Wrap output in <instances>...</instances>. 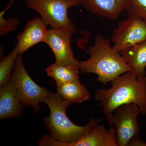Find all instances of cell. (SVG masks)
Here are the masks:
<instances>
[{
	"label": "cell",
	"mask_w": 146,
	"mask_h": 146,
	"mask_svg": "<svg viewBox=\"0 0 146 146\" xmlns=\"http://www.w3.org/2000/svg\"><path fill=\"white\" fill-rule=\"evenodd\" d=\"M43 102L50 109V115L44 118V122L50 136L46 135L41 138L39 146H62L75 142L101 122L100 119L91 118L83 126L75 124L66 113L67 108L73 103L63 99L57 93L49 92Z\"/></svg>",
	"instance_id": "6da1fadb"
},
{
	"label": "cell",
	"mask_w": 146,
	"mask_h": 146,
	"mask_svg": "<svg viewBox=\"0 0 146 146\" xmlns=\"http://www.w3.org/2000/svg\"><path fill=\"white\" fill-rule=\"evenodd\" d=\"M109 89H99L95 95L105 115L123 104L138 106L141 114L146 115V76L138 78L133 71L122 74L113 80Z\"/></svg>",
	"instance_id": "7a4b0ae2"
},
{
	"label": "cell",
	"mask_w": 146,
	"mask_h": 146,
	"mask_svg": "<svg viewBox=\"0 0 146 146\" xmlns=\"http://www.w3.org/2000/svg\"><path fill=\"white\" fill-rule=\"evenodd\" d=\"M89 59L80 61L79 69L84 73L98 76V81L106 84L119 76L133 71L124 59L121 53L115 50L108 38L97 35L94 44L87 49Z\"/></svg>",
	"instance_id": "3957f363"
},
{
	"label": "cell",
	"mask_w": 146,
	"mask_h": 146,
	"mask_svg": "<svg viewBox=\"0 0 146 146\" xmlns=\"http://www.w3.org/2000/svg\"><path fill=\"white\" fill-rule=\"evenodd\" d=\"M27 7L40 14L43 21L53 28L77 29L68 16L69 8L81 5L80 0H25Z\"/></svg>",
	"instance_id": "277c9868"
},
{
	"label": "cell",
	"mask_w": 146,
	"mask_h": 146,
	"mask_svg": "<svg viewBox=\"0 0 146 146\" xmlns=\"http://www.w3.org/2000/svg\"><path fill=\"white\" fill-rule=\"evenodd\" d=\"M140 113L138 106L129 104L121 106L106 115L110 125L115 127L117 146H128L132 138L139 135Z\"/></svg>",
	"instance_id": "5b68a950"
},
{
	"label": "cell",
	"mask_w": 146,
	"mask_h": 146,
	"mask_svg": "<svg viewBox=\"0 0 146 146\" xmlns=\"http://www.w3.org/2000/svg\"><path fill=\"white\" fill-rule=\"evenodd\" d=\"M23 54L18 55L10 79L15 84L21 100L25 105L39 112V103L44 101L50 91L36 84L29 75L23 63Z\"/></svg>",
	"instance_id": "8992f818"
},
{
	"label": "cell",
	"mask_w": 146,
	"mask_h": 146,
	"mask_svg": "<svg viewBox=\"0 0 146 146\" xmlns=\"http://www.w3.org/2000/svg\"><path fill=\"white\" fill-rule=\"evenodd\" d=\"M115 50L121 52L146 41V18L128 12L125 20L119 22L111 36Z\"/></svg>",
	"instance_id": "52a82bcc"
},
{
	"label": "cell",
	"mask_w": 146,
	"mask_h": 146,
	"mask_svg": "<svg viewBox=\"0 0 146 146\" xmlns=\"http://www.w3.org/2000/svg\"><path fill=\"white\" fill-rule=\"evenodd\" d=\"M72 31L66 29H50L45 43L51 49L55 57V63L78 66L71 45Z\"/></svg>",
	"instance_id": "ba28073f"
},
{
	"label": "cell",
	"mask_w": 146,
	"mask_h": 146,
	"mask_svg": "<svg viewBox=\"0 0 146 146\" xmlns=\"http://www.w3.org/2000/svg\"><path fill=\"white\" fill-rule=\"evenodd\" d=\"M0 119H13L23 114L25 106L12 80L0 86Z\"/></svg>",
	"instance_id": "9c48e42d"
},
{
	"label": "cell",
	"mask_w": 146,
	"mask_h": 146,
	"mask_svg": "<svg viewBox=\"0 0 146 146\" xmlns=\"http://www.w3.org/2000/svg\"><path fill=\"white\" fill-rule=\"evenodd\" d=\"M47 25L42 18H36L29 21L17 37L19 54H24L36 44L45 42L48 31Z\"/></svg>",
	"instance_id": "30bf717a"
},
{
	"label": "cell",
	"mask_w": 146,
	"mask_h": 146,
	"mask_svg": "<svg viewBox=\"0 0 146 146\" xmlns=\"http://www.w3.org/2000/svg\"><path fill=\"white\" fill-rule=\"evenodd\" d=\"M83 6L90 13L112 20L117 19L127 10L129 0H80Z\"/></svg>",
	"instance_id": "8fae6325"
},
{
	"label": "cell",
	"mask_w": 146,
	"mask_h": 146,
	"mask_svg": "<svg viewBox=\"0 0 146 146\" xmlns=\"http://www.w3.org/2000/svg\"><path fill=\"white\" fill-rule=\"evenodd\" d=\"M62 146H117L115 127L108 130L104 124L97 125L80 139Z\"/></svg>",
	"instance_id": "7c38bea8"
},
{
	"label": "cell",
	"mask_w": 146,
	"mask_h": 146,
	"mask_svg": "<svg viewBox=\"0 0 146 146\" xmlns=\"http://www.w3.org/2000/svg\"><path fill=\"white\" fill-rule=\"evenodd\" d=\"M124 59L138 78L146 76V41L121 52Z\"/></svg>",
	"instance_id": "4fadbf2b"
},
{
	"label": "cell",
	"mask_w": 146,
	"mask_h": 146,
	"mask_svg": "<svg viewBox=\"0 0 146 146\" xmlns=\"http://www.w3.org/2000/svg\"><path fill=\"white\" fill-rule=\"evenodd\" d=\"M57 93L63 99L76 103H81L90 98V93L79 80L65 83L57 84Z\"/></svg>",
	"instance_id": "5bb4252c"
},
{
	"label": "cell",
	"mask_w": 146,
	"mask_h": 146,
	"mask_svg": "<svg viewBox=\"0 0 146 146\" xmlns=\"http://www.w3.org/2000/svg\"><path fill=\"white\" fill-rule=\"evenodd\" d=\"M78 66L64 65L55 62L46 69L47 75L54 80L56 84L79 80Z\"/></svg>",
	"instance_id": "9a60e30c"
},
{
	"label": "cell",
	"mask_w": 146,
	"mask_h": 146,
	"mask_svg": "<svg viewBox=\"0 0 146 146\" xmlns=\"http://www.w3.org/2000/svg\"><path fill=\"white\" fill-rule=\"evenodd\" d=\"M19 54V48L16 44L8 55L4 58L0 63V86L10 80L16 59Z\"/></svg>",
	"instance_id": "2e32d148"
},
{
	"label": "cell",
	"mask_w": 146,
	"mask_h": 146,
	"mask_svg": "<svg viewBox=\"0 0 146 146\" xmlns=\"http://www.w3.org/2000/svg\"><path fill=\"white\" fill-rule=\"evenodd\" d=\"M14 0H11L7 6L0 13V35H5L10 32L15 31L18 27L19 20L17 18H12L6 20L4 18L6 11L10 8Z\"/></svg>",
	"instance_id": "e0dca14e"
},
{
	"label": "cell",
	"mask_w": 146,
	"mask_h": 146,
	"mask_svg": "<svg viewBox=\"0 0 146 146\" xmlns=\"http://www.w3.org/2000/svg\"><path fill=\"white\" fill-rule=\"evenodd\" d=\"M127 10L146 18V0H129Z\"/></svg>",
	"instance_id": "ac0fdd59"
},
{
	"label": "cell",
	"mask_w": 146,
	"mask_h": 146,
	"mask_svg": "<svg viewBox=\"0 0 146 146\" xmlns=\"http://www.w3.org/2000/svg\"><path fill=\"white\" fill-rule=\"evenodd\" d=\"M146 146V143L143 141L138 136H135L132 138L128 146Z\"/></svg>",
	"instance_id": "d6986e66"
}]
</instances>
